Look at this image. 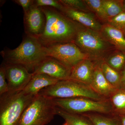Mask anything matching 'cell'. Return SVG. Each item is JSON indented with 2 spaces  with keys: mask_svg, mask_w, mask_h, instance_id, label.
<instances>
[{
  "mask_svg": "<svg viewBox=\"0 0 125 125\" xmlns=\"http://www.w3.org/2000/svg\"><path fill=\"white\" fill-rule=\"evenodd\" d=\"M108 23L125 33V11L109 19Z\"/></svg>",
  "mask_w": 125,
  "mask_h": 125,
  "instance_id": "cell-25",
  "label": "cell"
},
{
  "mask_svg": "<svg viewBox=\"0 0 125 125\" xmlns=\"http://www.w3.org/2000/svg\"><path fill=\"white\" fill-rule=\"evenodd\" d=\"M35 96L23 91L0 96V125H19L24 112Z\"/></svg>",
  "mask_w": 125,
  "mask_h": 125,
  "instance_id": "cell-4",
  "label": "cell"
},
{
  "mask_svg": "<svg viewBox=\"0 0 125 125\" xmlns=\"http://www.w3.org/2000/svg\"><path fill=\"white\" fill-rule=\"evenodd\" d=\"M52 99L38 94L26 108L19 125H46L57 115Z\"/></svg>",
  "mask_w": 125,
  "mask_h": 125,
  "instance_id": "cell-6",
  "label": "cell"
},
{
  "mask_svg": "<svg viewBox=\"0 0 125 125\" xmlns=\"http://www.w3.org/2000/svg\"><path fill=\"white\" fill-rule=\"evenodd\" d=\"M52 99L57 107L71 113L79 114L113 113L112 106L108 99L99 101L87 98L75 97Z\"/></svg>",
  "mask_w": 125,
  "mask_h": 125,
  "instance_id": "cell-7",
  "label": "cell"
},
{
  "mask_svg": "<svg viewBox=\"0 0 125 125\" xmlns=\"http://www.w3.org/2000/svg\"><path fill=\"white\" fill-rule=\"evenodd\" d=\"M8 83L6 78L5 69L3 62L0 67V96L9 92Z\"/></svg>",
  "mask_w": 125,
  "mask_h": 125,
  "instance_id": "cell-27",
  "label": "cell"
},
{
  "mask_svg": "<svg viewBox=\"0 0 125 125\" xmlns=\"http://www.w3.org/2000/svg\"><path fill=\"white\" fill-rule=\"evenodd\" d=\"M123 0H103V6L108 20L124 11Z\"/></svg>",
  "mask_w": 125,
  "mask_h": 125,
  "instance_id": "cell-22",
  "label": "cell"
},
{
  "mask_svg": "<svg viewBox=\"0 0 125 125\" xmlns=\"http://www.w3.org/2000/svg\"><path fill=\"white\" fill-rule=\"evenodd\" d=\"M34 4L39 7H53L60 11L63 5L60 0H35Z\"/></svg>",
  "mask_w": 125,
  "mask_h": 125,
  "instance_id": "cell-26",
  "label": "cell"
},
{
  "mask_svg": "<svg viewBox=\"0 0 125 125\" xmlns=\"http://www.w3.org/2000/svg\"><path fill=\"white\" fill-rule=\"evenodd\" d=\"M62 4L74 10L92 12L84 0H60Z\"/></svg>",
  "mask_w": 125,
  "mask_h": 125,
  "instance_id": "cell-24",
  "label": "cell"
},
{
  "mask_svg": "<svg viewBox=\"0 0 125 125\" xmlns=\"http://www.w3.org/2000/svg\"><path fill=\"white\" fill-rule=\"evenodd\" d=\"M117 116L120 121L121 125H125V115Z\"/></svg>",
  "mask_w": 125,
  "mask_h": 125,
  "instance_id": "cell-30",
  "label": "cell"
},
{
  "mask_svg": "<svg viewBox=\"0 0 125 125\" xmlns=\"http://www.w3.org/2000/svg\"><path fill=\"white\" fill-rule=\"evenodd\" d=\"M46 17L45 29L38 39L44 46L73 42L80 24L53 7H41Z\"/></svg>",
  "mask_w": 125,
  "mask_h": 125,
  "instance_id": "cell-1",
  "label": "cell"
},
{
  "mask_svg": "<svg viewBox=\"0 0 125 125\" xmlns=\"http://www.w3.org/2000/svg\"><path fill=\"white\" fill-rule=\"evenodd\" d=\"M90 86L97 93L107 99L117 89L104 77L99 61L96 62L93 78Z\"/></svg>",
  "mask_w": 125,
  "mask_h": 125,
  "instance_id": "cell-14",
  "label": "cell"
},
{
  "mask_svg": "<svg viewBox=\"0 0 125 125\" xmlns=\"http://www.w3.org/2000/svg\"><path fill=\"white\" fill-rule=\"evenodd\" d=\"M10 93L23 91L32 76V74L22 65L3 62Z\"/></svg>",
  "mask_w": 125,
  "mask_h": 125,
  "instance_id": "cell-9",
  "label": "cell"
},
{
  "mask_svg": "<svg viewBox=\"0 0 125 125\" xmlns=\"http://www.w3.org/2000/svg\"><path fill=\"white\" fill-rule=\"evenodd\" d=\"M101 70L106 79L116 89L120 87V75L103 60L99 61Z\"/></svg>",
  "mask_w": 125,
  "mask_h": 125,
  "instance_id": "cell-21",
  "label": "cell"
},
{
  "mask_svg": "<svg viewBox=\"0 0 125 125\" xmlns=\"http://www.w3.org/2000/svg\"><path fill=\"white\" fill-rule=\"evenodd\" d=\"M123 8H124V11H125V0H123Z\"/></svg>",
  "mask_w": 125,
  "mask_h": 125,
  "instance_id": "cell-31",
  "label": "cell"
},
{
  "mask_svg": "<svg viewBox=\"0 0 125 125\" xmlns=\"http://www.w3.org/2000/svg\"><path fill=\"white\" fill-rule=\"evenodd\" d=\"M1 55L4 62L21 65L32 73L41 62L48 57L46 47L37 39L27 35L18 47L14 49H4L1 52Z\"/></svg>",
  "mask_w": 125,
  "mask_h": 125,
  "instance_id": "cell-2",
  "label": "cell"
},
{
  "mask_svg": "<svg viewBox=\"0 0 125 125\" xmlns=\"http://www.w3.org/2000/svg\"><path fill=\"white\" fill-rule=\"evenodd\" d=\"M13 1L22 7L24 12L28 10L34 4L33 0H14Z\"/></svg>",
  "mask_w": 125,
  "mask_h": 125,
  "instance_id": "cell-28",
  "label": "cell"
},
{
  "mask_svg": "<svg viewBox=\"0 0 125 125\" xmlns=\"http://www.w3.org/2000/svg\"><path fill=\"white\" fill-rule=\"evenodd\" d=\"M83 115L89 118L94 125H121L118 116L113 113H90Z\"/></svg>",
  "mask_w": 125,
  "mask_h": 125,
  "instance_id": "cell-18",
  "label": "cell"
},
{
  "mask_svg": "<svg viewBox=\"0 0 125 125\" xmlns=\"http://www.w3.org/2000/svg\"><path fill=\"white\" fill-rule=\"evenodd\" d=\"M60 11L70 19L84 27L99 32L101 31L103 24L92 12L80 11L63 5Z\"/></svg>",
  "mask_w": 125,
  "mask_h": 125,
  "instance_id": "cell-12",
  "label": "cell"
},
{
  "mask_svg": "<svg viewBox=\"0 0 125 125\" xmlns=\"http://www.w3.org/2000/svg\"><path fill=\"white\" fill-rule=\"evenodd\" d=\"M103 60L113 69L120 72L125 65V52L115 49Z\"/></svg>",
  "mask_w": 125,
  "mask_h": 125,
  "instance_id": "cell-20",
  "label": "cell"
},
{
  "mask_svg": "<svg viewBox=\"0 0 125 125\" xmlns=\"http://www.w3.org/2000/svg\"><path fill=\"white\" fill-rule=\"evenodd\" d=\"M100 32L116 49L125 52V36L123 32L108 23H105L103 24Z\"/></svg>",
  "mask_w": 125,
  "mask_h": 125,
  "instance_id": "cell-16",
  "label": "cell"
},
{
  "mask_svg": "<svg viewBox=\"0 0 125 125\" xmlns=\"http://www.w3.org/2000/svg\"><path fill=\"white\" fill-rule=\"evenodd\" d=\"M24 13V25L26 35L38 39L45 29L46 24L45 13L41 7L34 4Z\"/></svg>",
  "mask_w": 125,
  "mask_h": 125,
  "instance_id": "cell-10",
  "label": "cell"
},
{
  "mask_svg": "<svg viewBox=\"0 0 125 125\" xmlns=\"http://www.w3.org/2000/svg\"><path fill=\"white\" fill-rule=\"evenodd\" d=\"M45 47L48 56L55 58L71 68L81 61L89 58L73 42L60 43Z\"/></svg>",
  "mask_w": 125,
  "mask_h": 125,
  "instance_id": "cell-8",
  "label": "cell"
},
{
  "mask_svg": "<svg viewBox=\"0 0 125 125\" xmlns=\"http://www.w3.org/2000/svg\"><path fill=\"white\" fill-rule=\"evenodd\" d=\"M56 111L57 115L71 125H94L89 118L83 114L71 113L57 106Z\"/></svg>",
  "mask_w": 125,
  "mask_h": 125,
  "instance_id": "cell-19",
  "label": "cell"
},
{
  "mask_svg": "<svg viewBox=\"0 0 125 125\" xmlns=\"http://www.w3.org/2000/svg\"><path fill=\"white\" fill-rule=\"evenodd\" d=\"M120 73V87L125 88V65Z\"/></svg>",
  "mask_w": 125,
  "mask_h": 125,
  "instance_id": "cell-29",
  "label": "cell"
},
{
  "mask_svg": "<svg viewBox=\"0 0 125 125\" xmlns=\"http://www.w3.org/2000/svg\"><path fill=\"white\" fill-rule=\"evenodd\" d=\"M90 11L99 20L105 23L108 20L103 6V0H84Z\"/></svg>",
  "mask_w": 125,
  "mask_h": 125,
  "instance_id": "cell-23",
  "label": "cell"
},
{
  "mask_svg": "<svg viewBox=\"0 0 125 125\" xmlns=\"http://www.w3.org/2000/svg\"><path fill=\"white\" fill-rule=\"evenodd\" d=\"M71 125L70 124H69V123H67L65 121V122L63 124V125Z\"/></svg>",
  "mask_w": 125,
  "mask_h": 125,
  "instance_id": "cell-32",
  "label": "cell"
},
{
  "mask_svg": "<svg viewBox=\"0 0 125 125\" xmlns=\"http://www.w3.org/2000/svg\"></svg>",
  "mask_w": 125,
  "mask_h": 125,
  "instance_id": "cell-33",
  "label": "cell"
},
{
  "mask_svg": "<svg viewBox=\"0 0 125 125\" xmlns=\"http://www.w3.org/2000/svg\"><path fill=\"white\" fill-rule=\"evenodd\" d=\"M96 62L89 58L81 61L72 67L69 79L90 86L93 78Z\"/></svg>",
  "mask_w": 125,
  "mask_h": 125,
  "instance_id": "cell-13",
  "label": "cell"
},
{
  "mask_svg": "<svg viewBox=\"0 0 125 125\" xmlns=\"http://www.w3.org/2000/svg\"><path fill=\"white\" fill-rule=\"evenodd\" d=\"M32 75L31 80L23 90L27 94L37 95L42 90L54 85L59 81L46 74Z\"/></svg>",
  "mask_w": 125,
  "mask_h": 125,
  "instance_id": "cell-15",
  "label": "cell"
},
{
  "mask_svg": "<svg viewBox=\"0 0 125 125\" xmlns=\"http://www.w3.org/2000/svg\"><path fill=\"white\" fill-rule=\"evenodd\" d=\"M38 94L52 99L85 97L99 101L107 99L97 93L89 85L70 79L59 81L55 84L42 90Z\"/></svg>",
  "mask_w": 125,
  "mask_h": 125,
  "instance_id": "cell-5",
  "label": "cell"
},
{
  "mask_svg": "<svg viewBox=\"0 0 125 125\" xmlns=\"http://www.w3.org/2000/svg\"><path fill=\"white\" fill-rule=\"evenodd\" d=\"M73 42L89 59L95 61L103 60L110 52L116 49L100 32L80 24Z\"/></svg>",
  "mask_w": 125,
  "mask_h": 125,
  "instance_id": "cell-3",
  "label": "cell"
},
{
  "mask_svg": "<svg viewBox=\"0 0 125 125\" xmlns=\"http://www.w3.org/2000/svg\"><path fill=\"white\" fill-rule=\"evenodd\" d=\"M113 113L117 115H125V88H120L108 98Z\"/></svg>",
  "mask_w": 125,
  "mask_h": 125,
  "instance_id": "cell-17",
  "label": "cell"
},
{
  "mask_svg": "<svg viewBox=\"0 0 125 125\" xmlns=\"http://www.w3.org/2000/svg\"><path fill=\"white\" fill-rule=\"evenodd\" d=\"M71 69L55 58L48 56L34 68L32 73L46 74L59 81L62 80L69 79Z\"/></svg>",
  "mask_w": 125,
  "mask_h": 125,
  "instance_id": "cell-11",
  "label": "cell"
}]
</instances>
